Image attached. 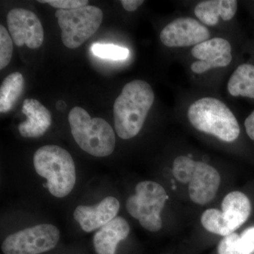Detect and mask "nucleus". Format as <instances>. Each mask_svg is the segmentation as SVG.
I'll return each instance as SVG.
<instances>
[{"label":"nucleus","mask_w":254,"mask_h":254,"mask_svg":"<svg viewBox=\"0 0 254 254\" xmlns=\"http://www.w3.org/2000/svg\"><path fill=\"white\" fill-rule=\"evenodd\" d=\"M155 100L149 83L134 80L124 86L114 104V120L117 134L130 139L138 134Z\"/></svg>","instance_id":"obj_1"},{"label":"nucleus","mask_w":254,"mask_h":254,"mask_svg":"<svg viewBox=\"0 0 254 254\" xmlns=\"http://www.w3.org/2000/svg\"><path fill=\"white\" fill-rule=\"evenodd\" d=\"M33 165L37 174L47 180L50 193L63 198L71 193L76 184V168L67 150L56 145H47L36 150Z\"/></svg>","instance_id":"obj_2"},{"label":"nucleus","mask_w":254,"mask_h":254,"mask_svg":"<svg viewBox=\"0 0 254 254\" xmlns=\"http://www.w3.org/2000/svg\"><path fill=\"white\" fill-rule=\"evenodd\" d=\"M187 116L195 129L221 141L233 142L240 136V125L235 115L217 98L207 97L196 100L189 108Z\"/></svg>","instance_id":"obj_3"},{"label":"nucleus","mask_w":254,"mask_h":254,"mask_svg":"<svg viewBox=\"0 0 254 254\" xmlns=\"http://www.w3.org/2000/svg\"><path fill=\"white\" fill-rule=\"evenodd\" d=\"M71 134L82 150L93 156L106 157L115 150L113 128L103 119H92L86 110L75 107L68 115Z\"/></svg>","instance_id":"obj_4"},{"label":"nucleus","mask_w":254,"mask_h":254,"mask_svg":"<svg viewBox=\"0 0 254 254\" xmlns=\"http://www.w3.org/2000/svg\"><path fill=\"white\" fill-rule=\"evenodd\" d=\"M135 190L136 193L127 200V211L145 230L153 232L161 230L160 213L168 199L165 189L157 182L144 181L138 183Z\"/></svg>","instance_id":"obj_5"},{"label":"nucleus","mask_w":254,"mask_h":254,"mask_svg":"<svg viewBox=\"0 0 254 254\" xmlns=\"http://www.w3.org/2000/svg\"><path fill=\"white\" fill-rule=\"evenodd\" d=\"M222 210L208 209L202 215V225L211 233L227 236L234 233L250 217L252 204L248 197L240 191H232L225 197Z\"/></svg>","instance_id":"obj_6"},{"label":"nucleus","mask_w":254,"mask_h":254,"mask_svg":"<svg viewBox=\"0 0 254 254\" xmlns=\"http://www.w3.org/2000/svg\"><path fill=\"white\" fill-rule=\"evenodd\" d=\"M62 30V41L66 48L76 49L98 31L103 21L100 8L86 6L73 9H58L55 12Z\"/></svg>","instance_id":"obj_7"},{"label":"nucleus","mask_w":254,"mask_h":254,"mask_svg":"<svg viewBox=\"0 0 254 254\" xmlns=\"http://www.w3.org/2000/svg\"><path fill=\"white\" fill-rule=\"evenodd\" d=\"M58 227L41 224L15 232L1 245L4 254H40L54 249L60 241Z\"/></svg>","instance_id":"obj_8"},{"label":"nucleus","mask_w":254,"mask_h":254,"mask_svg":"<svg viewBox=\"0 0 254 254\" xmlns=\"http://www.w3.org/2000/svg\"><path fill=\"white\" fill-rule=\"evenodd\" d=\"M10 36L16 46L26 45L30 49H38L44 41V31L39 18L25 9H11L7 14Z\"/></svg>","instance_id":"obj_9"},{"label":"nucleus","mask_w":254,"mask_h":254,"mask_svg":"<svg viewBox=\"0 0 254 254\" xmlns=\"http://www.w3.org/2000/svg\"><path fill=\"white\" fill-rule=\"evenodd\" d=\"M210 31L203 23L190 17H182L168 23L160 33L162 43L168 48L197 46L208 41Z\"/></svg>","instance_id":"obj_10"},{"label":"nucleus","mask_w":254,"mask_h":254,"mask_svg":"<svg viewBox=\"0 0 254 254\" xmlns=\"http://www.w3.org/2000/svg\"><path fill=\"white\" fill-rule=\"evenodd\" d=\"M192 56L198 60L192 64L190 69L200 74L211 68L225 67L232 60L230 42L222 38H213L193 47Z\"/></svg>","instance_id":"obj_11"},{"label":"nucleus","mask_w":254,"mask_h":254,"mask_svg":"<svg viewBox=\"0 0 254 254\" xmlns=\"http://www.w3.org/2000/svg\"><path fill=\"white\" fill-rule=\"evenodd\" d=\"M120 208V202L116 198L108 196L96 205H78L73 212V218L83 231L91 232L116 218Z\"/></svg>","instance_id":"obj_12"},{"label":"nucleus","mask_w":254,"mask_h":254,"mask_svg":"<svg viewBox=\"0 0 254 254\" xmlns=\"http://www.w3.org/2000/svg\"><path fill=\"white\" fill-rule=\"evenodd\" d=\"M220 175L208 164L196 161L189 185L190 199L198 205H205L215 198L220 185Z\"/></svg>","instance_id":"obj_13"},{"label":"nucleus","mask_w":254,"mask_h":254,"mask_svg":"<svg viewBox=\"0 0 254 254\" xmlns=\"http://www.w3.org/2000/svg\"><path fill=\"white\" fill-rule=\"evenodd\" d=\"M22 113L26 115L27 120L18 125V131L24 138L41 137L51 125V113L37 100H25Z\"/></svg>","instance_id":"obj_14"},{"label":"nucleus","mask_w":254,"mask_h":254,"mask_svg":"<svg viewBox=\"0 0 254 254\" xmlns=\"http://www.w3.org/2000/svg\"><path fill=\"white\" fill-rule=\"evenodd\" d=\"M130 232L128 222L123 217H116L100 228L93 237V246L98 254H115L118 244Z\"/></svg>","instance_id":"obj_15"},{"label":"nucleus","mask_w":254,"mask_h":254,"mask_svg":"<svg viewBox=\"0 0 254 254\" xmlns=\"http://www.w3.org/2000/svg\"><path fill=\"white\" fill-rule=\"evenodd\" d=\"M237 5L235 0H206L197 4L194 13L203 25L215 26L220 18L225 21L231 20L236 14Z\"/></svg>","instance_id":"obj_16"},{"label":"nucleus","mask_w":254,"mask_h":254,"mask_svg":"<svg viewBox=\"0 0 254 254\" xmlns=\"http://www.w3.org/2000/svg\"><path fill=\"white\" fill-rule=\"evenodd\" d=\"M227 90L232 96L254 99V65H240L230 76Z\"/></svg>","instance_id":"obj_17"},{"label":"nucleus","mask_w":254,"mask_h":254,"mask_svg":"<svg viewBox=\"0 0 254 254\" xmlns=\"http://www.w3.org/2000/svg\"><path fill=\"white\" fill-rule=\"evenodd\" d=\"M218 254H252L254 252V227L242 235L232 233L224 237L218 247Z\"/></svg>","instance_id":"obj_18"},{"label":"nucleus","mask_w":254,"mask_h":254,"mask_svg":"<svg viewBox=\"0 0 254 254\" xmlns=\"http://www.w3.org/2000/svg\"><path fill=\"white\" fill-rule=\"evenodd\" d=\"M25 81L23 75L19 72H14L6 76L0 88V112L6 113L12 109L20 98Z\"/></svg>","instance_id":"obj_19"},{"label":"nucleus","mask_w":254,"mask_h":254,"mask_svg":"<svg viewBox=\"0 0 254 254\" xmlns=\"http://www.w3.org/2000/svg\"><path fill=\"white\" fill-rule=\"evenodd\" d=\"M92 52L98 58L112 60H125L129 55V50L126 48L103 43H95L92 46Z\"/></svg>","instance_id":"obj_20"},{"label":"nucleus","mask_w":254,"mask_h":254,"mask_svg":"<svg viewBox=\"0 0 254 254\" xmlns=\"http://www.w3.org/2000/svg\"><path fill=\"white\" fill-rule=\"evenodd\" d=\"M195 163L196 161L185 155L177 157L173 163L174 177L182 183H190L194 171Z\"/></svg>","instance_id":"obj_21"},{"label":"nucleus","mask_w":254,"mask_h":254,"mask_svg":"<svg viewBox=\"0 0 254 254\" xmlns=\"http://www.w3.org/2000/svg\"><path fill=\"white\" fill-rule=\"evenodd\" d=\"M13 40L9 32L0 26V69L6 67L12 58Z\"/></svg>","instance_id":"obj_22"},{"label":"nucleus","mask_w":254,"mask_h":254,"mask_svg":"<svg viewBox=\"0 0 254 254\" xmlns=\"http://www.w3.org/2000/svg\"><path fill=\"white\" fill-rule=\"evenodd\" d=\"M39 2L47 3L58 9H73L88 6L86 0H40Z\"/></svg>","instance_id":"obj_23"},{"label":"nucleus","mask_w":254,"mask_h":254,"mask_svg":"<svg viewBox=\"0 0 254 254\" xmlns=\"http://www.w3.org/2000/svg\"><path fill=\"white\" fill-rule=\"evenodd\" d=\"M122 5L127 11H134L144 3L143 0H122Z\"/></svg>","instance_id":"obj_24"},{"label":"nucleus","mask_w":254,"mask_h":254,"mask_svg":"<svg viewBox=\"0 0 254 254\" xmlns=\"http://www.w3.org/2000/svg\"><path fill=\"white\" fill-rule=\"evenodd\" d=\"M245 125L247 135L250 136L251 139L254 141V110L250 116L246 119Z\"/></svg>","instance_id":"obj_25"}]
</instances>
